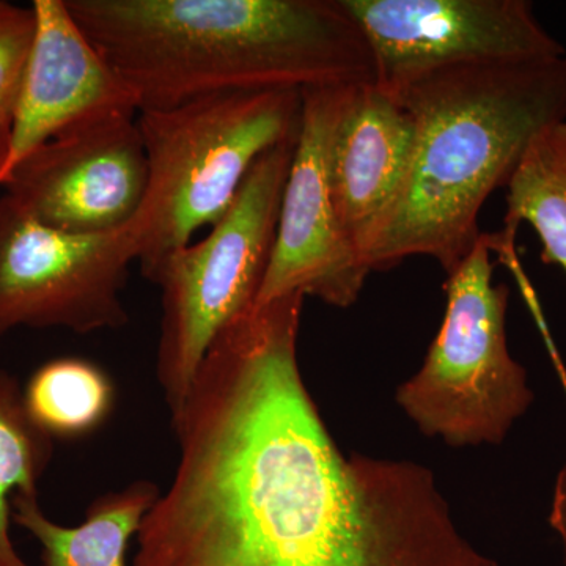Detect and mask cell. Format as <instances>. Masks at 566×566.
I'll use <instances>...</instances> for the list:
<instances>
[{
    "label": "cell",
    "instance_id": "cell-3",
    "mask_svg": "<svg viewBox=\"0 0 566 566\" xmlns=\"http://www.w3.org/2000/svg\"><path fill=\"white\" fill-rule=\"evenodd\" d=\"M392 95L415 120V155L365 264L374 273L423 255L449 275L482 238L488 197L506 186L539 134L566 122V54L447 66Z\"/></svg>",
    "mask_w": 566,
    "mask_h": 566
},
{
    "label": "cell",
    "instance_id": "cell-19",
    "mask_svg": "<svg viewBox=\"0 0 566 566\" xmlns=\"http://www.w3.org/2000/svg\"><path fill=\"white\" fill-rule=\"evenodd\" d=\"M10 144V123L0 120V172H2L3 164L9 155Z\"/></svg>",
    "mask_w": 566,
    "mask_h": 566
},
{
    "label": "cell",
    "instance_id": "cell-9",
    "mask_svg": "<svg viewBox=\"0 0 566 566\" xmlns=\"http://www.w3.org/2000/svg\"><path fill=\"white\" fill-rule=\"evenodd\" d=\"M353 87L303 91L300 136L255 304L297 293L346 308L363 292L370 271L342 232L331 188V145Z\"/></svg>",
    "mask_w": 566,
    "mask_h": 566
},
{
    "label": "cell",
    "instance_id": "cell-18",
    "mask_svg": "<svg viewBox=\"0 0 566 566\" xmlns=\"http://www.w3.org/2000/svg\"><path fill=\"white\" fill-rule=\"evenodd\" d=\"M553 354V363L556 365L558 379L562 382V389H564L566 398V368L560 363V357L556 353V349L551 348ZM551 527L556 531V534L560 536L562 547H564V562L566 566V463L562 471L558 472L556 480V486H554L553 504H551L549 513Z\"/></svg>",
    "mask_w": 566,
    "mask_h": 566
},
{
    "label": "cell",
    "instance_id": "cell-7",
    "mask_svg": "<svg viewBox=\"0 0 566 566\" xmlns=\"http://www.w3.org/2000/svg\"><path fill=\"white\" fill-rule=\"evenodd\" d=\"M137 233L134 221L109 233L62 232L0 192V335L17 327L84 335L128 324L122 293L139 259Z\"/></svg>",
    "mask_w": 566,
    "mask_h": 566
},
{
    "label": "cell",
    "instance_id": "cell-6",
    "mask_svg": "<svg viewBox=\"0 0 566 566\" xmlns=\"http://www.w3.org/2000/svg\"><path fill=\"white\" fill-rule=\"evenodd\" d=\"M493 244L482 234L449 274L441 329L420 370L397 390L417 428L455 449L501 444L535 398L506 344L510 290L494 285Z\"/></svg>",
    "mask_w": 566,
    "mask_h": 566
},
{
    "label": "cell",
    "instance_id": "cell-14",
    "mask_svg": "<svg viewBox=\"0 0 566 566\" xmlns=\"http://www.w3.org/2000/svg\"><path fill=\"white\" fill-rule=\"evenodd\" d=\"M505 188V233L531 223L542 241V262L566 274V122L532 142Z\"/></svg>",
    "mask_w": 566,
    "mask_h": 566
},
{
    "label": "cell",
    "instance_id": "cell-8",
    "mask_svg": "<svg viewBox=\"0 0 566 566\" xmlns=\"http://www.w3.org/2000/svg\"><path fill=\"white\" fill-rule=\"evenodd\" d=\"M363 31L375 84L397 92L430 71L560 57L526 0H342Z\"/></svg>",
    "mask_w": 566,
    "mask_h": 566
},
{
    "label": "cell",
    "instance_id": "cell-13",
    "mask_svg": "<svg viewBox=\"0 0 566 566\" xmlns=\"http://www.w3.org/2000/svg\"><path fill=\"white\" fill-rule=\"evenodd\" d=\"M159 494L158 486L148 480L134 482L96 499L84 523L76 527L50 520L39 497L17 495L11 520L40 543L46 566H128L129 542L139 534L142 521Z\"/></svg>",
    "mask_w": 566,
    "mask_h": 566
},
{
    "label": "cell",
    "instance_id": "cell-4",
    "mask_svg": "<svg viewBox=\"0 0 566 566\" xmlns=\"http://www.w3.org/2000/svg\"><path fill=\"white\" fill-rule=\"evenodd\" d=\"M303 92L219 93L137 114L148 182L134 223L142 274L221 221L252 167L300 136Z\"/></svg>",
    "mask_w": 566,
    "mask_h": 566
},
{
    "label": "cell",
    "instance_id": "cell-17",
    "mask_svg": "<svg viewBox=\"0 0 566 566\" xmlns=\"http://www.w3.org/2000/svg\"><path fill=\"white\" fill-rule=\"evenodd\" d=\"M35 36L32 7L0 0V120L9 122Z\"/></svg>",
    "mask_w": 566,
    "mask_h": 566
},
{
    "label": "cell",
    "instance_id": "cell-16",
    "mask_svg": "<svg viewBox=\"0 0 566 566\" xmlns=\"http://www.w3.org/2000/svg\"><path fill=\"white\" fill-rule=\"evenodd\" d=\"M51 458V436L29 416L17 378L0 370V566H31L11 542L13 499L39 497Z\"/></svg>",
    "mask_w": 566,
    "mask_h": 566
},
{
    "label": "cell",
    "instance_id": "cell-10",
    "mask_svg": "<svg viewBox=\"0 0 566 566\" xmlns=\"http://www.w3.org/2000/svg\"><path fill=\"white\" fill-rule=\"evenodd\" d=\"M148 166L137 114H118L41 145L0 192L36 221L62 232H115L136 219Z\"/></svg>",
    "mask_w": 566,
    "mask_h": 566
},
{
    "label": "cell",
    "instance_id": "cell-5",
    "mask_svg": "<svg viewBox=\"0 0 566 566\" xmlns=\"http://www.w3.org/2000/svg\"><path fill=\"white\" fill-rule=\"evenodd\" d=\"M296 142L264 153L221 221L145 274L161 290L156 375L172 422L216 338L256 303Z\"/></svg>",
    "mask_w": 566,
    "mask_h": 566
},
{
    "label": "cell",
    "instance_id": "cell-15",
    "mask_svg": "<svg viewBox=\"0 0 566 566\" xmlns=\"http://www.w3.org/2000/svg\"><path fill=\"white\" fill-rule=\"evenodd\" d=\"M36 427L54 438H81L98 430L114 408L109 375L81 357H61L41 365L22 390Z\"/></svg>",
    "mask_w": 566,
    "mask_h": 566
},
{
    "label": "cell",
    "instance_id": "cell-1",
    "mask_svg": "<svg viewBox=\"0 0 566 566\" xmlns=\"http://www.w3.org/2000/svg\"><path fill=\"white\" fill-rule=\"evenodd\" d=\"M304 301L253 305L208 349L133 566H499L430 469L335 444L297 364Z\"/></svg>",
    "mask_w": 566,
    "mask_h": 566
},
{
    "label": "cell",
    "instance_id": "cell-11",
    "mask_svg": "<svg viewBox=\"0 0 566 566\" xmlns=\"http://www.w3.org/2000/svg\"><path fill=\"white\" fill-rule=\"evenodd\" d=\"M35 36L10 118L0 188L41 145L102 118L139 114V102L71 17L65 0H33Z\"/></svg>",
    "mask_w": 566,
    "mask_h": 566
},
{
    "label": "cell",
    "instance_id": "cell-12",
    "mask_svg": "<svg viewBox=\"0 0 566 566\" xmlns=\"http://www.w3.org/2000/svg\"><path fill=\"white\" fill-rule=\"evenodd\" d=\"M415 144V120L397 96L375 82L352 88L331 145V188L342 232L364 264L403 189Z\"/></svg>",
    "mask_w": 566,
    "mask_h": 566
},
{
    "label": "cell",
    "instance_id": "cell-2",
    "mask_svg": "<svg viewBox=\"0 0 566 566\" xmlns=\"http://www.w3.org/2000/svg\"><path fill=\"white\" fill-rule=\"evenodd\" d=\"M139 111L237 92L375 82L342 0H65Z\"/></svg>",
    "mask_w": 566,
    "mask_h": 566
}]
</instances>
